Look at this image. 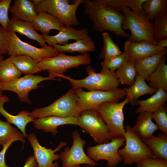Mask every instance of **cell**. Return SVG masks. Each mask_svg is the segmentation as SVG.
I'll list each match as a JSON object with an SVG mask.
<instances>
[{
	"instance_id": "8fae6325",
	"label": "cell",
	"mask_w": 167,
	"mask_h": 167,
	"mask_svg": "<svg viewBox=\"0 0 167 167\" xmlns=\"http://www.w3.org/2000/svg\"><path fill=\"white\" fill-rule=\"evenodd\" d=\"M9 32L7 54L10 56L27 55L39 62L57 56L59 54L53 46L47 45L43 48H38L23 41L15 32Z\"/></svg>"
},
{
	"instance_id": "d590c367",
	"label": "cell",
	"mask_w": 167,
	"mask_h": 167,
	"mask_svg": "<svg viewBox=\"0 0 167 167\" xmlns=\"http://www.w3.org/2000/svg\"><path fill=\"white\" fill-rule=\"evenodd\" d=\"M15 138L25 139L22 132L18 131L7 122L0 119V146L3 147L11 139Z\"/></svg>"
},
{
	"instance_id": "3957f363",
	"label": "cell",
	"mask_w": 167,
	"mask_h": 167,
	"mask_svg": "<svg viewBox=\"0 0 167 167\" xmlns=\"http://www.w3.org/2000/svg\"><path fill=\"white\" fill-rule=\"evenodd\" d=\"M84 0H76L70 4L68 0H33L37 13L45 11L60 19L66 27L77 26L79 22L76 16L77 10Z\"/></svg>"
},
{
	"instance_id": "83f0119b",
	"label": "cell",
	"mask_w": 167,
	"mask_h": 167,
	"mask_svg": "<svg viewBox=\"0 0 167 167\" xmlns=\"http://www.w3.org/2000/svg\"><path fill=\"white\" fill-rule=\"evenodd\" d=\"M9 58L22 74L33 75L42 71L39 66V62L28 56H10Z\"/></svg>"
},
{
	"instance_id": "5bb4252c",
	"label": "cell",
	"mask_w": 167,
	"mask_h": 167,
	"mask_svg": "<svg viewBox=\"0 0 167 167\" xmlns=\"http://www.w3.org/2000/svg\"><path fill=\"white\" fill-rule=\"evenodd\" d=\"M124 137L112 139L107 143L89 146L87 149V155L94 161L105 160L108 167H114L122 161L118 153L119 148L125 144Z\"/></svg>"
},
{
	"instance_id": "836d02e7",
	"label": "cell",
	"mask_w": 167,
	"mask_h": 167,
	"mask_svg": "<svg viewBox=\"0 0 167 167\" xmlns=\"http://www.w3.org/2000/svg\"><path fill=\"white\" fill-rule=\"evenodd\" d=\"M143 14L150 21L159 13L167 11V0H146L142 6Z\"/></svg>"
},
{
	"instance_id": "7c38bea8",
	"label": "cell",
	"mask_w": 167,
	"mask_h": 167,
	"mask_svg": "<svg viewBox=\"0 0 167 167\" xmlns=\"http://www.w3.org/2000/svg\"><path fill=\"white\" fill-rule=\"evenodd\" d=\"M49 80L61 81L60 79H57L49 75L43 77L40 75H27L22 77L1 83V87L3 91H9L16 93L21 102L30 104L32 102L28 97L30 92L41 87V86L38 85L40 82Z\"/></svg>"
},
{
	"instance_id": "74e56055",
	"label": "cell",
	"mask_w": 167,
	"mask_h": 167,
	"mask_svg": "<svg viewBox=\"0 0 167 167\" xmlns=\"http://www.w3.org/2000/svg\"><path fill=\"white\" fill-rule=\"evenodd\" d=\"M128 60L126 54L123 52L119 55L104 60L101 63L102 70L115 72L123 63Z\"/></svg>"
},
{
	"instance_id": "ab89813d",
	"label": "cell",
	"mask_w": 167,
	"mask_h": 167,
	"mask_svg": "<svg viewBox=\"0 0 167 167\" xmlns=\"http://www.w3.org/2000/svg\"><path fill=\"white\" fill-rule=\"evenodd\" d=\"M136 167H167V160L157 157L148 158L137 163Z\"/></svg>"
},
{
	"instance_id": "ee69618b",
	"label": "cell",
	"mask_w": 167,
	"mask_h": 167,
	"mask_svg": "<svg viewBox=\"0 0 167 167\" xmlns=\"http://www.w3.org/2000/svg\"><path fill=\"white\" fill-rule=\"evenodd\" d=\"M23 167H38L34 155L30 156L26 159L25 165Z\"/></svg>"
},
{
	"instance_id": "ac0fdd59",
	"label": "cell",
	"mask_w": 167,
	"mask_h": 167,
	"mask_svg": "<svg viewBox=\"0 0 167 167\" xmlns=\"http://www.w3.org/2000/svg\"><path fill=\"white\" fill-rule=\"evenodd\" d=\"M32 122L36 129L51 133L53 136L58 133L57 128L59 126L65 124L78 126V118L74 117L62 118L49 116L34 119Z\"/></svg>"
},
{
	"instance_id": "d4e9b609",
	"label": "cell",
	"mask_w": 167,
	"mask_h": 167,
	"mask_svg": "<svg viewBox=\"0 0 167 167\" xmlns=\"http://www.w3.org/2000/svg\"><path fill=\"white\" fill-rule=\"evenodd\" d=\"M167 101V92L160 88L150 97L144 100H137L135 105L139 107L135 110L136 113L146 111L153 113L159 108L165 105Z\"/></svg>"
},
{
	"instance_id": "d6986e66",
	"label": "cell",
	"mask_w": 167,
	"mask_h": 167,
	"mask_svg": "<svg viewBox=\"0 0 167 167\" xmlns=\"http://www.w3.org/2000/svg\"><path fill=\"white\" fill-rule=\"evenodd\" d=\"M9 11L12 15L11 19L30 23L37 14L33 1L30 0H15Z\"/></svg>"
},
{
	"instance_id": "4dcf8cb0",
	"label": "cell",
	"mask_w": 167,
	"mask_h": 167,
	"mask_svg": "<svg viewBox=\"0 0 167 167\" xmlns=\"http://www.w3.org/2000/svg\"><path fill=\"white\" fill-rule=\"evenodd\" d=\"M97 0L100 3L117 12H120L123 8L128 7L137 14L144 15L142 6L146 0Z\"/></svg>"
},
{
	"instance_id": "bcb514c9",
	"label": "cell",
	"mask_w": 167,
	"mask_h": 167,
	"mask_svg": "<svg viewBox=\"0 0 167 167\" xmlns=\"http://www.w3.org/2000/svg\"><path fill=\"white\" fill-rule=\"evenodd\" d=\"M2 91L1 87V83H0V97L3 96V95L2 94Z\"/></svg>"
},
{
	"instance_id": "4fadbf2b",
	"label": "cell",
	"mask_w": 167,
	"mask_h": 167,
	"mask_svg": "<svg viewBox=\"0 0 167 167\" xmlns=\"http://www.w3.org/2000/svg\"><path fill=\"white\" fill-rule=\"evenodd\" d=\"M73 139L72 145L70 148L65 147L59 154V158L63 167H72L80 164L88 165L91 167L96 166V162L86 154L84 150L87 143L82 139L79 132L77 130L71 134Z\"/></svg>"
},
{
	"instance_id": "484cf974",
	"label": "cell",
	"mask_w": 167,
	"mask_h": 167,
	"mask_svg": "<svg viewBox=\"0 0 167 167\" xmlns=\"http://www.w3.org/2000/svg\"><path fill=\"white\" fill-rule=\"evenodd\" d=\"M124 88L126 92V98L128 103L132 106L135 105L136 102L140 96L147 94L152 95L156 92L147 84L143 77L138 74L134 83L131 86Z\"/></svg>"
},
{
	"instance_id": "60d3db41",
	"label": "cell",
	"mask_w": 167,
	"mask_h": 167,
	"mask_svg": "<svg viewBox=\"0 0 167 167\" xmlns=\"http://www.w3.org/2000/svg\"><path fill=\"white\" fill-rule=\"evenodd\" d=\"M11 0H0V24L7 30V24L10 19L8 11Z\"/></svg>"
},
{
	"instance_id": "7bdbcfd3",
	"label": "cell",
	"mask_w": 167,
	"mask_h": 167,
	"mask_svg": "<svg viewBox=\"0 0 167 167\" xmlns=\"http://www.w3.org/2000/svg\"><path fill=\"white\" fill-rule=\"evenodd\" d=\"M17 141H21L23 144L26 142L25 139L15 138L11 139L4 145L2 149L0 151V167H10L6 163L5 159V155L7 149L11 145L12 143Z\"/></svg>"
},
{
	"instance_id": "7402d4cb",
	"label": "cell",
	"mask_w": 167,
	"mask_h": 167,
	"mask_svg": "<svg viewBox=\"0 0 167 167\" xmlns=\"http://www.w3.org/2000/svg\"><path fill=\"white\" fill-rule=\"evenodd\" d=\"M7 30L9 32H18L26 36L30 39L36 41L41 48L47 45L42 35L36 32L31 23L11 18L7 24Z\"/></svg>"
},
{
	"instance_id": "8d00e7d4",
	"label": "cell",
	"mask_w": 167,
	"mask_h": 167,
	"mask_svg": "<svg viewBox=\"0 0 167 167\" xmlns=\"http://www.w3.org/2000/svg\"><path fill=\"white\" fill-rule=\"evenodd\" d=\"M153 23L155 39L156 42L167 39V11L158 14L154 18Z\"/></svg>"
},
{
	"instance_id": "30bf717a",
	"label": "cell",
	"mask_w": 167,
	"mask_h": 167,
	"mask_svg": "<svg viewBox=\"0 0 167 167\" xmlns=\"http://www.w3.org/2000/svg\"><path fill=\"white\" fill-rule=\"evenodd\" d=\"M78 118V126L92 137L95 143H107L113 139L107 126L94 110L82 111Z\"/></svg>"
},
{
	"instance_id": "277c9868",
	"label": "cell",
	"mask_w": 167,
	"mask_h": 167,
	"mask_svg": "<svg viewBox=\"0 0 167 167\" xmlns=\"http://www.w3.org/2000/svg\"><path fill=\"white\" fill-rule=\"evenodd\" d=\"M121 11L124 15L122 27L123 30H129L131 33L128 40L135 42L146 41L156 45L153 23L144 15L137 14L129 7L123 8Z\"/></svg>"
},
{
	"instance_id": "603a6c76",
	"label": "cell",
	"mask_w": 167,
	"mask_h": 167,
	"mask_svg": "<svg viewBox=\"0 0 167 167\" xmlns=\"http://www.w3.org/2000/svg\"><path fill=\"white\" fill-rule=\"evenodd\" d=\"M152 113L146 111L140 113L136 122L132 128L142 140L153 136L154 132L159 129L158 126L152 121Z\"/></svg>"
},
{
	"instance_id": "ba28073f",
	"label": "cell",
	"mask_w": 167,
	"mask_h": 167,
	"mask_svg": "<svg viewBox=\"0 0 167 167\" xmlns=\"http://www.w3.org/2000/svg\"><path fill=\"white\" fill-rule=\"evenodd\" d=\"M125 128V145L118 150L125 164H137L143 159L155 157L148 146L135 133L132 127L127 125Z\"/></svg>"
},
{
	"instance_id": "44dd1931",
	"label": "cell",
	"mask_w": 167,
	"mask_h": 167,
	"mask_svg": "<svg viewBox=\"0 0 167 167\" xmlns=\"http://www.w3.org/2000/svg\"><path fill=\"white\" fill-rule=\"evenodd\" d=\"M34 28L39 30L43 36H47L52 29L59 31L63 24L59 19L48 13L43 11L37 13L31 22Z\"/></svg>"
},
{
	"instance_id": "8992f818",
	"label": "cell",
	"mask_w": 167,
	"mask_h": 167,
	"mask_svg": "<svg viewBox=\"0 0 167 167\" xmlns=\"http://www.w3.org/2000/svg\"><path fill=\"white\" fill-rule=\"evenodd\" d=\"M80 113L77 106L75 89L72 88L49 105L35 108L30 112L29 115L34 119L49 116L78 117Z\"/></svg>"
},
{
	"instance_id": "e575fe53",
	"label": "cell",
	"mask_w": 167,
	"mask_h": 167,
	"mask_svg": "<svg viewBox=\"0 0 167 167\" xmlns=\"http://www.w3.org/2000/svg\"><path fill=\"white\" fill-rule=\"evenodd\" d=\"M22 74L9 58L0 62V83H2L19 78Z\"/></svg>"
},
{
	"instance_id": "7a4b0ae2",
	"label": "cell",
	"mask_w": 167,
	"mask_h": 167,
	"mask_svg": "<svg viewBox=\"0 0 167 167\" xmlns=\"http://www.w3.org/2000/svg\"><path fill=\"white\" fill-rule=\"evenodd\" d=\"M95 70L88 65L86 69L88 76L80 79H72L70 76L62 75L59 76L67 79L74 89L85 88L90 91L100 90L113 91L117 90L120 83L117 78L115 72L109 70H101L97 73Z\"/></svg>"
},
{
	"instance_id": "1f68e13d",
	"label": "cell",
	"mask_w": 167,
	"mask_h": 167,
	"mask_svg": "<svg viewBox=\"0 0 167 167\" xmlns=\"http://www.w3.org/2000/svg\"><path fill=\"white\" fill-rule=\"evenodd\" d=\"M120 83L130 86L134 83L137 74L135 62L128 60L124 62L115 71Z\"/></svg>"
},
{
	"instance_id": "e0dca14e",
	"label": "cell",
	"mask_w": 167,
	"mask_h": 167,
	"mask_svg": "<svg viewBox=\"0 0 167 167\" xmlns=\"http://www.w3.org/2000/svg\"><path fill=\"white\" fill-rule=\"evenodd\" d=\"M59 31V33L54 36H42L49 45L53 46L55 45H66L68 43L70 40H76L84 38L89 33V30L87 28L78 30L72 27L64 25L61 27Z\"/></svg>"
},
{
	"instance_id": "b9f144b4",
	"label": "cell",
	"mask_w": 167,
	"mask_h": 167,
	"mask_svg": "<svg viewBox=\"0 0 167 167\" xmlns=\"http://www.w3.org/2000/svg\"><path fill=\"white\" fill-rule=\"evenodd\" d=\"M9 39V32L0 25V54L8 53Z\"/></svg>"
},
{
	"instance_id": "f546056e",
	"label": "cell",
	"mask_w": 167,
	"mask_h": 167,
	"mask_svg": "<svg viewBox=\"0 0 167 167\" xmlns=\"http://www.w3.org/2000/svg\"><path fill=\"white\" fill-rule=\"evenodd\" d=\"M149 86L156 91L160 88L167 91V65L165 56L161 60L155 71L149 76Z\"/></svg>"
},
{
	"instance_id": "f35d334b",
	"label": "cell",
	"mask_w": 167,
	"mask_h": 167,
	"mask_svg": "<svg viewBox=\"0 0 167 167\" xmlns=\"http://www.w3.org/2000/svg\"><path fill=\"white\" fill-rule=\"evenodd\" d=\"M152 118L156 123L159 129L162 133L167 134V110L166 105L153 113Z\"/></svg>"
},
{
	"instance_id": "5b68a950",
	"label": "cell",
	"mask_w": 167,
	"mask_h": 167,
	"mask_svg": "<svg viewBox=\"0 0 167 167\" xmlns=\"http://www.w3.org/2000/svg\"><path fill=\"white\" fill-rule=\"evenodd\" d=\"M128 103L126 97L121 102H105L94 109L107 126L113 139L124 137L126 130L123 109Z\"/></svg>"
},
{
	"instance_id": "d6a6232c",
	"label": "cell",
	"mask_w": 167,
	"mask_h": 167,
	"mask_svg": "<svg viewBox=\"0 0 167 167\" xmlns=\"http://www.w3.org/2000/svg\"><path fill=\"white\" fill-rule=\"evenodd\" d=\"M102 36L103 46L99 54V59L105 60L122 53L119 46L113 41L108 32H104Z\"/></svg>"
},
{
	"instance_id": "6da1fadb",
	"label": "cell",
	"mask_w": 167,
	"mask_h": 167,
	"mask_svg": "<svg viewBox=\"0 0 167 167\" xmlns=\"http://www.w3.org/2000/svg\"><path fill=\"white\" fill-rule=\"evenodd\" d=\"M84 12L92 22L94 29L104 32L109 31L118 36L129 37L130 35L122 27L124 15L98 2L97 0H84Z\"/></svg>"
},
{
	"instance_id": "cb8c5ba5",
	"label": "cell",
	"mask_w": 167,
	"mask_h": 167,
	"mask_svg": "<svg viewBox=\"0 0 167 167\" xmlns=\"http://www.w3.org/2000/svg\"><path fill=\"white\" fill-rule=\"evenodd\" d=\"M167 52L165 48L162 51L155 54L140 59L135 62L137 74L148 81L150 75L157 67L162 58Z\"/></svg>"
},
{
	"instance_id": "f1b7e54d",
	"label": "cell",
	"mask_w": 167,
	"mask_h": 167,
	"mask_svg": "<svg viewBox=\"0 0 167 167\" xmlns=\"http://www.w3.org/2000/svg\"><path fill=\"white\" fill-rule=\"evenodd\" d=\"M149 147L155 157L167 160V134L159 133L156 136L142 140Z\"/></svg>"
},
{
	"instance_id": "4316f807",
	"label": "cell",
	"mask_w": 167,
	"mask_h": 167,
	"mask_svg": "<svg viewBox=\"0 0 167 167\" xmlns=\"http://www.w3.org/2000/svg\"><path fill=\"white\" fill-rule=\"evenodd\" d=\"M53 47L58 53L78 52L82 54L88 52L94 51L96 48L94 41L88 35L84 38L76 40L74 43L63 45H55Z\"/></svg>"
},
{
	"instance_id": "9c48e42d",
	"label": "cell",
	"mask_w": 167,
	"mask_h": 167,
	"mask_svg": "<svg viewBox=\"0 0 167 167\" xmlns=\"http://www.w3.org/2000/svg\"><path fill=\"white\" fill-rule=\"evenodd\" d=\"M91 59L89 54L87 53L70 56L60 52L57 56L39 62L38 65L42 71L47 70L49 76L55 78L56 77L63 75L68 69L90 64Z\"/></svg>"
},
{
	"instance_id": "f6af8a7d",
	"label": "cell",
	"mask_w": 167,
	"mask_h": 167,
	"mask_svg": "<svg viewBox=\"0 0 167 167\" xmlns=\"http://www.w3.org/2000/svg\"><path fill=\"white\" fill-rule=\"evenodd\" d=\"M156 45L164 49L167 46V39H162L156 42Z\"/></svg>"
},
{
	"instance_id": "9a60e30c",
	"label": "cell",
	"mask_w": 167,
	"mask_h": 167,
	"mask_svg": "<svg viewBox=\"0 0 167 167\" xmlns=\"http://www.w3.org/2000/svg\"><path fill=\"white\" fill-rule=\"evenodd\" d=\"M27 137L32 147L34 156L38 167H59V164L57 161L53 162L59 158V154H55V153L60 151L62 148L66 146V142L62 141L57 147L53 150L41 145L34 133H30Z\"/></svg>"
},
{
	"instance_id": "2e32d148",
	"label": "cell",
	"mask_w": 167,
	"mask_h": 167,
	"mask_svg": "<svg viewBox=\"0 0 167 167\" xmlns=\"http://www.w3.org/2000/svg\"><path fill=\"white\" fill-rule=\"evenodd\" d=\"M124 53L128 60L135 62L144 58L157 54L165 49L152 45L146 41L135 42L126 41L124 45Z\"/></svg>"
},
{
	"instance_id": "681fc988",
	"label": "cell",
	"mask_w": 167,
	"mask_h": 167,
	"mask_svg": "<svg viewBox=\"0 0 167 167\" xmlns=\"http://www.w3.org/2000/svg\"><path fill=\"white\" fill-rule=\"evenodd\" d=\"M72 167H81V166H80V165H79L74 166Z\"/></svg>"
},
{
	"instance_id": "52a82bcc",
	"label": "cell",
	"mask_w": 167,
	"mask_h": 167,
	"mask_svg": "<svg viewBox=\"0 0 167 167\" xmlns=\"http://www.w3.org/2000/svg\"><path fill=\"white\" fill-rule=\"evenodd\" d=\"M76 104L79 111L94 110L101 105L107 102H119L126 96L124 88L113 91L93 90L85 91L82 88L75 89Z\"/></svg>"
},
{
	"instance_id": "c3c4849f",
	"label": "cell",
	"mask_w": 167,
	"mask_h": 167,
	"mask_svg": "<svg viewBox=\"0 0 167 167\" xmlns=\"http://www.w3.org/2000/svg\"><path fill=\"white\" fill-rule=\"evenodd\" d=\"M89 165H85L81 167H89Z\"/></svg>"
},
{
	"instance_id": "7dc6e473",
	"label": "cell",
	"mask_w": 167,
	"mask_h": 167,
	"mask_svg": "<svg viewBox=\"0 0 167 167\" xmlns=\"http://www.w3.org/2000/svg\"><path fill=\"white\" fill-rule=\"evenodd\" d=\"M3 57L2 56V55L0 54V62L3 59Z\"/></svg>"
},
{
	"instance_id": "ffe728a7",
	"label": "cell",
	"mask_w": 167,
	"mask_h": 167,
	"mask_svg": "<svg viewBox=\"0 0 167 167\" xmlns=\"http://www.w3.org/2000/svg\"><path fill=\"white\" fill-rule=\"evenodd\" d=\"M9 101V98L7 96H3L0 97V113L5 118L7 122L16 126L21 131L25 138L28 135L25 131L27 125L32 122L34 118L29 115L30 112L24 110L19 111L17 115H12L7 112L3 107L5 103Z\"/></svg>"
}]
</instances>
